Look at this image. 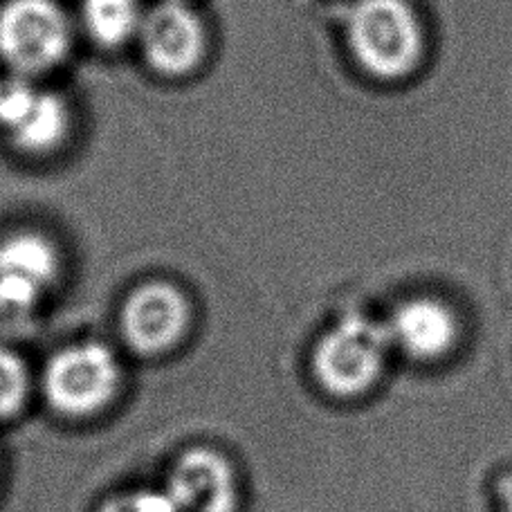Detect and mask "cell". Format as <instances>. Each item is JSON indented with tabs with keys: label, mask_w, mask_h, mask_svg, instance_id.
Returning a JSON list of instances; mask_svg holds the SVG:
<instances>
[{
	"label": "cell",
	"mask_w": 512,
	"mask_h": 512,
	"mask_svg": "<svg viewBox=\"0 0 512 512\" xmlns=\"http://www.w3.org/2000/svg\"><path fill=\"white\" fill-rule=\"evenodd\" d=\"M346 34L353 57L378 79L411 75L425 52L423 25L407 0H358Z\"/></svg>",
	"instance_id": "cell-1"
},
{
	"label": "cell",
	"mask_w": 512,
	"mask_h": 512,
	"mask_svg": "<svg viewBox=\"0 0 512 512\" xmlns=\"http://www.w3.org/2000/svg\"><path fill=\"white\" fill-rule=\"evenodd\" d=\"M391 344L389 326L360 315L342 317L315 344V378L333 396H360L382 376Z\"/></svg>",
	"instance_id": "cell-2"
},
{
	"label": "cell",
	"mask_w": 512,
	"mask_h": 512,
	"mask_svg": "<svg viewBox=\"0 0 512 512\" xmlns=\"http://www.w3.org/2000/svg\"><path fill=\"white\" fill-rule=\"evenodd\" d=\"M72 25L54 0H7L0 7V59L9 72L39 77L68 59Z\"/></svg>",
	"instance_id": "cell-3"
},
{
	"label": "cell",
	"mask_w": 512,
	"mask_h": 512,
	"mask_svg": "<svg viewBox=\"0 0 512 512\" xmlns=\"http://www.w3.org/2000/svg\"><path fill=\"white\" fill-rule=\"evenodd\" d=\"M122 384V364L102 342L72 344L54 353L43 371V391L63 416H93L113 402Z\"/></svg>",
	"instance_id": "cell-4"
},
{
	"label": "cell",
	"mask_w": 512,
	"mask_h": 512,
	"mask_svg": "<svg viewBox=\"0 0 512 512\" xmlns=\"http://www.w3.org/2000/svg\"><path fill=\"white\" fill-rule=\"evenodd\" d=\"M70 128L72 111L66 97L16 72L0 77V133L18 151L52 153L66 142Z\"/></svg>",
	"instance_id": "cell-5"
},
{
	"label": "cell",
	"mask_w": 512,
	"mask_h": 512,
	"mask_svg": "<svg viewBox=\"0 0 512 512\" xmlns=\"http://www.w3.org/2000/svg\"><path fill=\"white\" fill-rule=\"evenodd\" d=\"M59 272V252L45 236L18 232L0 241V319L27 322L54 288Z\"/></svg>",
	"instance_id": "cell-6"
},
{
	"label": "cell",
	"mask_w": 512,
	"mask_h": 512,
	"mask_svg": "<svg viewBox=\"0 0 512 512\" xmlns=\"http://www.w3.org/2000/svg\"><path fill=\"white\" fill-rule=\"evenodd\" d=\"M120 328L124 342L135 353H167L189 328L187 297L167 281L142 283L124 301Z\"/></svg>",
	"instance_id": "cell-7"
},
{
	"label": "cell",
	"mask_w": 512,
	"mask_h": 512,
	"mask_svg": "<svg viewBox=\"0 0 512 512\" xmlns=\"http://www.w3.org/2000/svg\"><path fill=\"white\" fill-rule=\"evenodd\" d=\"M137 39L149 66L169 77L189 75L205 57V27L182 0H162L151 7Z\"/></svg>",
	"instance_id": "cell-8"
},
{
	"label": "cell",
	"mask_w": 512,
	"mask_h": 512,
	"mask_svg": "<svg viewBox=\"0 0 512 512\" xmlns=\"http://www.w3.org/2000/svg\"><path fill=\"white\" fill-rule=\"evenodd\" d=\"M180 512H236L239 481L236 472L212 447L182 452L169 472L167 486Z\"/></svg>",
	"instance_id": "cell-9"
},
{
	"label": "cell",
	"mask_w": 512,
	"mask_h": 512,
	"mask_svg": "<svg viewBox=\"0 0 512 512\" xmlns=\"http://www.w3.org/2000/svg\"><path fill=\"white\" fill-rule=\"evenodd\" d=\"M391 342L416 360H436L456 342V319L436 299H411L391 317Z\"/></svg>",
	"instance_id": "cell-10"
},
{
	"label": "cell",
	"mask_w": 512,
	"mask_h": 512,
	"mask_svg": "<svg viewBox=\"0 0 512 512\" xmlns=\"http://www.w3.org/2000/svg\"><path fill=\"white\" fill-rule=\"evenodd\" d=\"M140 0H84L81 21L90 39L104 48H120L126 41L137 39L144 21Z\"/></svg>",
	"instance_id": "cell-11"
},
{
	"label": "cell",
	"mask_w": 512,
	"mask_h": 512,
	"mask_svg": "<svg viewBox=\"0 0 512 512\" xmlns=\"http://www.w3.org/2000/svg\"><path fill=\"white\" fill-rule=\"evenodd\" d=\"M30 396V373L25 362L7 346H0V420L18 414Z\"/></svg>",
	"instance_id": "cell-12"
},
{
	"label": "cell",
	"mask_w": 512,
	"mask_h": 512,
	"mask_svg": "<svg viewBox=\"0 0 512 512\" xmlns=\"http://www.w3.org/2000/svg\"><path fill=\"white\" fill-rule=\"evenodd\" d=\"M99 512H180L167 490H133L106 501Z\"/></svg>",
	"instance_id": "cell-13"
}]
</instances>
